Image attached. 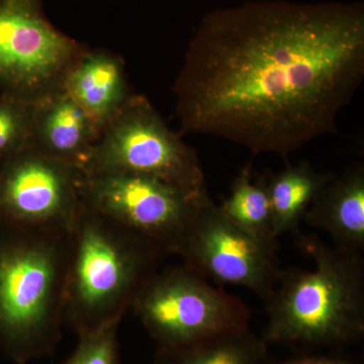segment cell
I'll return each instance as SVG.
<instances>
[{"label":"cell","instance_id":"obj_13","mask_svg":"<svg viewBox=\"0 0 364 364\" xmlns=\"http://www.w3.org/2000/svg\"><path fill=\"white\" fill-rule=\"evenodd\" d=\"M304 220L329 234L335 247L353 252L363 250V165L333 177L314 198Z\"/></svg>","mask_w":364,"mask_h":364},{"label":"cell","instance_id":"obj_3","mask_svg":"<svg viewBox=\"0 0 364 364\" xmlns=\"http://www.w3.org/2000/svg\"><path fill=\"white\" fill-rule=\"evenodd\" d=\"M69 233L0 223V352L14 363L51 356L61 341Z\"/></svg>","mask_w":364,"mask_h":364},{"label":"cell","instance_id":"obj_8","mask_svg":"<svg viewBox=\"0 0 364 364\" xmlns=\"http://www.w3.org/2000/svg\"><path fill=\"white\" fill-rule=\"evenodd\" d=\"M85 46L47 21L40 0H0V88L36 100L61 88Z\"/></svg>","mask_w":364,"mask_h":364},{"label":"cell","instance_id":"obj_19","mask_svg":"<svg viewBox=\"0 0 364 364\" xmlns=\"http://www.w3.org/2000/svg\"><path fill=\"white\" fill-rule=\"evenodd\" d=\"M277 364H352L343 359L336 358H323V356H310V358H301L293 359V360L284 361Z\"/></svg>","mask_w":364,"mask_h":364},{"label":"cell","instance_id":"obj_4","mask_svg":"<svg viewBox=\"0 0 364 364\" xmlns=\"http://www.w3.org/2000/svg\"><path fill=\"white\" fill-rule=\"evenodd\" d=\"M312 269L282 272L265 303L267 343L343 345L364 334V263L360 252L301 239Z\"/></svg>","mask_w":364,"mask_h":364},{"label":"cell","instance_id":"obj_1","mask_svg":"<svg viewBox=\"0 0 364 364\" xmlns=\"http://www.w3.org/2000/svg\"><path fill=\"white\" fill-rule=\"evenodd\" d=\"M364 78V6L253 0L205 14L173 91L181 135L287 159L338 130Z\"/></svg>","mask_w":364,"mask_h":364},{"label":"cell","instance_id":"obj_10","mask_svg":"<svg viewBox=\"0 0 364 364\" xmlns=\"http://www.w3.org/2000/svg\"><path fill=\"white\" fill-rule=\"evenodd\" d=\"M80 169L26 148L2 161L0 223L70 232L80 203Z\"/></svg>","mask_w":364,"mask_h":364},{"label":"cell","instance_id":"obj_2","mask_svg":"<svg viewBox=\"0 0 364 364\" xmlns=\"http://www.w3.org/2000/svg\"><path fill=\"white\" fill-rule=\"evenodd\" d=\"M168 255L80 200L69 233L65 325L82 337L119 324Z\"/></svg>","mask_w":364,"mask_h":364},{"label":"cell","instance_id":"obj_16","mask_svg":"<svg viewBox=\"0 0 364 364\" xmlns=\"http://www.w3.org/2000/svg\"><path fill=\"white\" fill-rule=\"evenodd\" d=\"M223 214L258 241L277 249L272 208L265 176L253 178L252 163H247L232 182L231 191L219 205Z\"/></svg>","mask_w":364,"mask_h":364},{"label":"cell","instance_id":"obj_15","mask_svg":"<svg viewBox=\"0 0 364 364\" xmlns=\"http://www.w3.org/2000/svg\"><path fill=\"white\" fill-rule=\"evenodd\" d=\"M267 343L248 328L176 345L157 346L152 364H267Z\"/></svg>","mask_w":364,"mask_h":364},{"label":"cell","instance_id":"obj_20","mask_svg":"<svg viewBox=\"0 0 364 364\" xmlns=\"http://www.w3.org/2000/svg\"><path fill=\"white\" fill-rule=\"evenodd\" d=\"M1 165H2V162L0 161V174H1Z\"/></svg>","mask_w":364,"mask_h":364},{"label":"cell","instance_id":"obj_7","mask_svg":"<svg viewBox=\"0 0 364 364\" xmlns=\"http://www.w3.org/2000/svg\"><path fill=\"white\" fill-rule=\"evenodd\" d=\"M80 200L117 224L176 254L203 202L157 177L134 172L81 171Z\"/></svg>","mask_w":364,"mask_h":364},{"label":"cell","instance_id":"obj_17","mask_svg":"<svg viewBox=\"0 0 364 364\" xmlns=\"http://www.w3.org/2000/svg\"><path fill=\"white\" fill-rule=\"evenodd\" d=\"M33 102L7 93L0 95V161L30 146Z\"/></svg>","mask_w":364,"mask_h":364},{"label":"cell","instance_id":"obj_9","mask_svg":"<svg viewBox=\"0 0 364 364\" xmlns=\"http://www.w3.org/2000/svg\"><path fill=\"white\" fill-rule=\"evenodd\" d=\"M275 252L230 221L210 198L198 208L176 251L184 267L203 279L244 287L264 301L282 272Z\"/></svg>","mask_w":364,"mask_h":364},{"label":"cell","instance_id":"obj_11","mask_svg":"<svg viewBox=\"0 0 364 364\" xmlns=\"http://www.w3.org/2000/svg\"><path fill=\"white\" fill-rule=\"evenodd\" d=\"M102 130L66 92L52 91L33 102L28 148L80 169Z\"/></svg>","mask_w":364,"mask_h":364},{"label":"cell","instance_id":"obj_14","mask_svg":"<svg viewBox=\"0 0 364 364\" xmlns=\"http://www.w3.org/2000/svg\"><path fill=\"white\" fill-rule=\"evenodd\" d=\"M334 176L318 171L306 161L287 164L277 173L265 176L277 238L298 229L314 198Z\"/></svg>","mask_w":364,"mask_h":364},{"label":"cell","instance_id":"obj_5","mask_svg":"<svg viewBox=\"0 0 364 364\" xmlns=\"http://www.w3.org/2000/svg\"><path fill=\"white\" fill-rule=\"evenodd\" d=\"M85 172H134L157 177L198 200L210 198L196 151L170 130L150 100L132 95L105 127L80 168Z\"/></svg>","mask_w":364,"mask_h":364},{"label":"cell","instance_id":"obj_18","mask_svg":"<svg viewBox=\"0 0 364 364\" xmlns=\"http://www.w3.org/2000/svg\"><path fill=\"white\" fill-rule=\"evenodd\" d=\"M119 326H107L78 337L77 347L63 364H122L117 341Z\"/></svg>","mask_w":364,"mask_h":364},{"label":"cell","instance_id":"obj_12","mask_svg":"<svg viewBox=\"0 0 364 364\" xmlns=\"http://www.w3.org/2000/svg\"><path fill=\"white\" fill-rule=\"evenodd\" d=\"M61 88L102 132L133 95L129 90L123 59L87 48L67 71Z\"/></svg>","mask_w":364,"mask_h":364},{"label":"cell","instance_id":"obj_6","mask_svg":"<svg viewBox=\"0 0 364 364\" xmlns=\"http://www.w3.org/2000/svg\"><path fill=\"white\" fill-rule=\"evenodd\" d=\"M136 315L157 346L191 343L249 327L250 312L238 296L184 267L158 270L136 294Z\"/></svg>","mask_w":364,"mask_h":364}]
</instances>
